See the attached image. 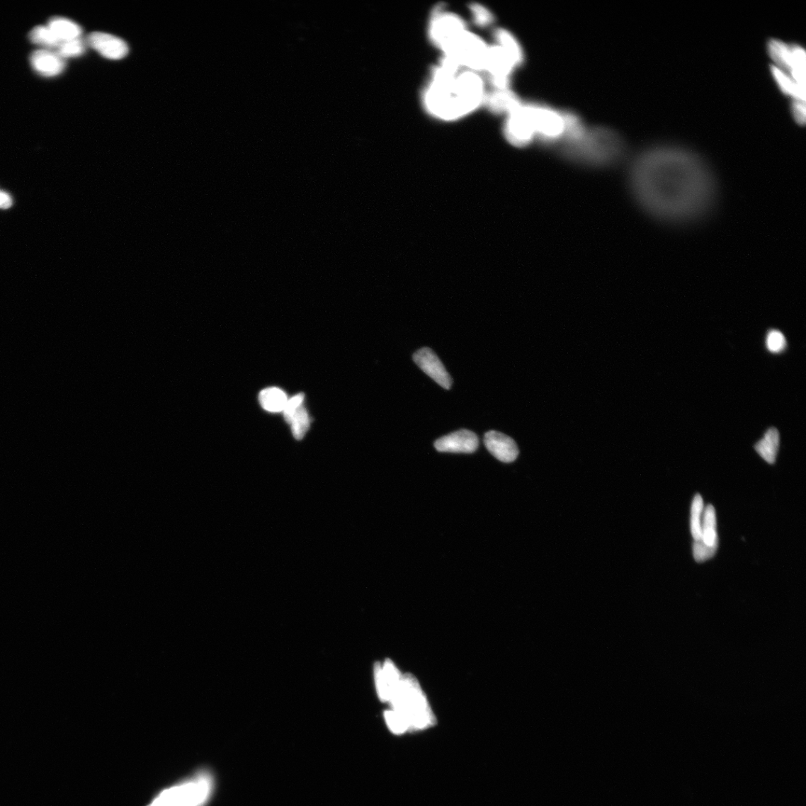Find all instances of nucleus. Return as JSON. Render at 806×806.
Returning a JSON list of instances; mask_svg holds the SVG:
<instances>
[{"label":"nucleus","mask_w":806,"mask_h":806,"mask_svg":"<svg viewBox=\"0 0 806 806\" xmlns=\"http://www.w3.org/2000/svg\"><path fill=\"white\" fill-rule=\"evenodd\" d=\"M628 178L639 206L666 224L698 221L711 212L717 201V180L710 166L683 147L657 145L639 152Z\"/></svg>","instance_id":"1"},{"label":"nucleus","mask_w":806,"mask_h":806,"mask_svg":"<svg viewBox=\"0 0 806 806\" xmlns=\"http://www.w3.org/2000/svg\"><path fill=\"white\" fill-rule=\"evenodd\" d=\"M627 150V143L621 135L603 126L588 127L577 140L560 145V154L564 159L590 169L614 166L624 159Z\"/></svg>","instance_id":"2"},{"label":"nucleus","mask_w":806,"mask_h":806,"mask_svg":"<svg viewBox=\"0 0 806 806\" xmlns=\"http://www.w3.org/2000/svg\"><path fill=\"white\" fill-rule=\"evenodd\" d=\"M457 75L441 66L433 67L423 93L424 106L429 115L453 121L465 118L482 106L479 100L458 84Z\"/></svg>","instance_id":"3"},{"label":"nucleus","mask_w":806,"mask_h":806,"mask_svg":"<svg viewBox=\"0 0 806 806\" xmlns=\"http://www.w3.org/2000/svg\"><path fill=\"white\" fill-rule=\"evenodd\" d=\"M389 691V700L395 712L407 722L409 730H419L436 724L418 681L411 674L401 676L398 671L385 674Z\"/></svg>","instance_id":"4"},{"label":"nucleus","mask_w":806,"mask_h":806,"mask_svg":"<svg viewBox=\"0 0 806 806\" xmlns=\"http://www.w3.org/2000/svg\"><path fill=\"white\" fill-rule=\"evenodd\" d=\"M211 771L202 769L162 790L147 806H205L215 790Z\"/></svg>","instance_id":"5"},{"label":"nucleus","mask_w":806,"mask_h":806,"mask_svg":"<svg viewBox=\"0 0 806 806\" xmlns=\"http://www.w3.org/2000/svg\"><path fill=\"white\" fill-rule=\"evenodd\" d=\"M768 51L775 81L805 90V50L798 45L773 39L768 42Z\"/></svg>","instance_id":"6"},{"label":"nucleus","mask_w":806,"mask_h":806,"mask_svg":"<svg viewBox=\"0 0 806 806\" xmlns=\"http://www.w3.org/2000/svg\"><path fill=\"white\" fill-rule=\"evenodd\" d=\"M465 21L457 13L437 7L431 16L428 37L442 53L448 51L456 41L467 31Z\"/></svg>","instance_id":"7"},{"label":"nucleus","mask_w":806,"mask_h":806,"mask_svg":"<svg viewBox=\"0 0 806 806\" xmlns=\"http://www.w3.org/2000/svg\"><path fill=\"white\" fill-rule=\"evenodd\" d=\"M489 46L483 38L467 30L451 48L442 53L453 59L462 69L484 72Z\"/></svg>","instance_id":"8"},{"label":"nucleus","mask_w":806,"mask_h":806,"mask_svg":"<svg viewBox=\"0 0 806 806\" xmlns=\"http://www.w3.org/2000/svg\"><path fill=\"white\" fill-rule=\"evenodd\" d=\"M534 121L537 140L548 145H560L564 139V112L540 103H528Z\"/></svg>","instance_id":"9"},{"label":"nucleus","mask_w":806,"mask_h":806,"mask_svg":"<svg viewBox=\"0 0 806 806\" xmlns=\"http://www.w3.org/2000/svg\"><path fill=\"white\" fill-rule=\"evenodd\" d=\"M504 134L513 147L524 148L537 140L536 130L529 106L523 102L506 116Z\"/></svg>","instance_id":"10"},{"label":"nucleus","mask_w":806,"mask_h":806,"mask_svg":"<svg viewBox=\"0 0 806 806\" xmlns=\"http://www.w3.org/2000/svg\"><path fill=\"white\" fill-rule=\"evenodd\" d=\"M518 66L511 55L501 47L494 44L489 46L484 73L494 89H511V79Z\"/></svg>","instance_id":"11"},{"label":"nucleus","mask_w":806,"mask_h":806,"mask_svg":"<svg viewBox=\"0 0 806 806\" xmlns=\"http://www.w3.org/2000/svg\"><path fill=\"white\" fill-rule=\"evenodd\" d=\"M413 360L416 365L440 386L447 390L450 389L453 384L450 375L433 350L424 347L413 355Z\"/></svg>","instance_id":"12"},{"label":"nucleus","mask_w":806,"mask_h":806,"mask_svg":"<svg viewBox=\"0 0 806 806\" xmlns=\"http://www.w3.org/2000/svg\"><path fill=\"white\" fill-rule=\"evenodd\" d=\"M86 43L103 57L110 60L122 59L129 53V47L123 40L108 33H92L88 36Z\"/></svg>","instance_id":"13"},{"label":"nucleus","mask_w":806,"mask_h":806,"mask_svg":"<svg viewBox=\"0 0 806 806\" xmlns=\"http://www.w3.org/2000/svg\"><path fill=\"white\" fill-rule=\"evenodd\" d=\"M434 446L441 453H472L478 449L479 438L471 431L461 429L438 439Z\"/></svg>","instance_id":"14"},{"label":"nucleus","mask_w":806,"mask_h":806,"mask_svg":"<svg viewBox=\"0 0 806 806\" xmlns=\"http://www.w3.org/2000/svg\"><path fill=\"white\" fill-rule=\"evenodd\" d=\"M484 443L486 448L500 462L504 463L515 462L519 455L516 441L496 431L486 433Z\"/></svg>","instance_id":"15"},{"label":"nucleus","mask_w":806,"mask_h":806,"mask_svg":"<svg viewBox=\"0 0 806 806\" xmlns=\"http://www.w3.org/2000/svg\"><path fill=\"white\" fill-rule=\"evenodd\" d=\"M30 63L37 73L47 77L59 75L66 65L64 59L57 52L47 49L33 52Z\"/></svg>","instance_id":"16"},{"label":"nucleus","mask_w":806,"mask_h":806,"mask_svg":"<svg viewBox=\"0 0 806 806\" xmlns=\"http://www.w3.org/2000/svg\"><path fill=\"white\" fill-rule=\"evenodd\" d=\"M523 101L512 89H494L486 94L484 106L495 115L506 116Z\"/></svg>","instance_id":"17"},{"label":"nucleus","mask_w":806,"mask_h":806,"mask_svg":"<svg viewBox=\"0 0 806 806\" xmlns=\"http://www.w3.org/2000/svg\"><path fill=\"white\" fill-rule=\"evenodd\" d=\"M493 36L495 44L507 52L518 67L523 66L526 60V55L518 38L504 28H498L495 30Z\"/></svg>","instance_id":"18"},{"label":"nucleus","mask_w":806,"mask_h":806,"mask_svg":"<svg viewBox=\"0 0 806 806\" xmlns=\"http://www.w3.org/2000/svg\"><path fill=\"white\" fill-rule=\"evenodd\" d=\"M708 547L717 548L716 512L713 505H708L703 511L702 518V533L699 540Z\"/></svg>","instance_id":"19"},{"label":"nucleus","mask_w":806,"mask_h":806,"mask_svg":"<svg viewBox=\"0 0 806 806\" xmlns=\"http://www.w3.org/2000/svg\"><path fill=\"white\" fill-rule=\"evenodd\" d=\"M779 447L780 433L776 428H771L756 444L755 449L764 461L772 465L776 461Z\"/></svg>","instance_id":"20"},{"label":"nucleus","mask_w":806,"mask_h":806,"mask_svg":"<svg viewBox=\"0 0 806 806\" xmlns=\"http://www.w3.org/2000/svg\"><path fill=\"white\" fill-rule=\"evenodd\" d=\"M47 26L60 40L61 42L81 38L82 34L81 27L79 24L62 17L52 18L49 21Z\"/></svg>","instance_id":"21"},{"label":"nucleus","mask_w":806,"mask_h":806,"mask_svg":"<svg viewBox=\"0 0 806 806\" xmlns=\"http://www.w3.org/2000/svg\"><path fill=\"white\" fill-rule=\"evenodd\" d=\"M259 400L263 409L270 412H281L283 411L288 399L281 389L268 387L260 392Z\"/></svg>","instance_id":"22"},{"label":"nucleus","mask_w":806,"mask_h":806,"mask_svg":"<svg viewBox=\"0 0 806 806\" xmlns=\"http://www.w3.org/2000/svg\"><path fill=\"white\" fill-rule=\"evenodd\" d=\"M29 38L33 43L47 50H55L61 43L60 40L47 25H36L30 31Z\"/></svg>","instance_id":"23"},{"label":"nucleus","mask_w":806,"mask_h":806,"mask_svg":"<svg viewBox=\"0 0 806 806\" xmlns=\"http://www.w3.org/2000/svg\"><path fill=\"white\" fill-rule=\"evenodd\" d=\"M704 509L702 496L700 494H696L693 499L691 510V532L694 540H699L701 538Z\"/></svg>","instance_id":"24"},{"label":"nucleus","mask_w":806,"mask_h":806,"mask_svg":"<svg viewBox=\"0 0 806 806\" xmlns=\"http://www.w3.org/2000/svg\"><path fill=\"white\" fill-rule=\"evenodd\" d=\"M86 41L81 38L62 41L55 50L64 59L80 57L86 50Z\"/></svg>","instance_id":"25"},{"label":"nucleus","mask_w":806,"mask_h":806,"mask_svg":"<svg viewBox=\"0 0 806 806\" xmlns=\"http://www.w3.org/2000/svg\"><path fill=\"white\" fill-rule=\"evenodd\" d=\"M290 425L292 433L297 440H302L307 434L310 426V418L303 405L296 411Z\"/></svg>","instance_id":"26"},{"label":"nucleus","mask_w":806,"mask_h":806,"mask_svg":"<svg viewBox=\"0 0 806 806\" xmlns=\"http://www.w3.org/2000/svg\"><path fill=\"white\" fill-rule=\"evenodd\" d=\"M472 20L479 27L485 28L492 25L495 21L494 13L489 8L479 4H472L470 6Z\"/></svg>","instance_id":"27"},{"label":"nucleus","mask_w":806,"mask_h":806,"mask_svg":"<svg viewBox=\"0 0 806 806\" xmlns=\"http://www.w3.org/2000/svg\"><path fill=\"white\" fill-rule=\"evenodd\" d=\"M767 347L773 353L783 352L786 347V339L782 332L778 330H771L767 337Z\"/></svg>","instance_id":"28"},{"label":"nucleus","mask_w":806,"mask_h":806,"mask_svg":"<svg viewBox=\"0 0 806 806\" xmlns=\"http://www.w3.org/2000/svg\"><path fill=\"white\" fill-rule=\"evenodd\" d=\"M385 717L388 727L395 734H399L409 730L406 721L395 711H387Z\"/></svg>","instance_id":"29"},{"label":"nucleus","mask_w":806,"mask_h":806,"mask_svg":"<svg viewBox=\"0 0 806 806\" xmlns=\"http://www.w3.org/2000/svg\"><path fill=\"white\" fill-rule=\"evenodd\" d=\"M717 548L708 547L704 545L700 540H694L693 545V554L694 560L698 562H703L714 557Z\"/></svg>","instance_id":"30"},{"label":"nucleus","mask_w":806,"mask_h":806,"mask_svg":"<svg viewBox=\"0 0 806 806\" xmlns=\"http://www.w3.org/2000/svg\"><path fill=\"white\" fill-rule=\"evenodd\" d=\"M374 674L375 679H376L378 691L380 699L382 701H388V686L383 672L382 666L380 663H376V664H375Z\"/></svg>","instance_id":"31"},{"label":"nucleus","mask_w":806,"mask_h":806,"mask_svg":"<svg viewBox=\"0 0 806 806\" xmlns=\"http://www.w3.org/2000/svg\"><path fill=\"white\" fill-rule=\"evenodd\" d=\"M304 398L305 396L303 394H299L288 400L283 413L284 419L288 424H290L292 418H293L298 409L303 405Z\"/></svg>","instance_id":"32"},{"label":"nucleus","mask_w":806,"mask_h":806,"mask_svg":"<svg viewBox=\"0 0 806 806\" xmlns=\"http://www.w3.org/2000/svg\"><path fill=\"white\" fill-rule=\"evenodd\" d=\"M12 205V199L8 193L0 191V208L8 210Z\"/></svg>","instance_id":"33"}]
</instances>
